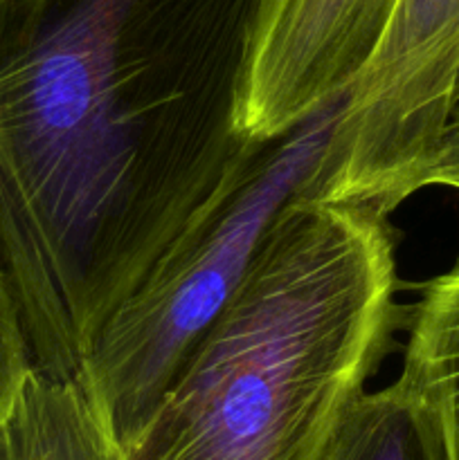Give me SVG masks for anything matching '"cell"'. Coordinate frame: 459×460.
Returning <instances> with one entry per match:
<instances>
[{
	"mask_svg": "<svg viewBox=\"0 0 459 460\" xmlns=\"http://www.w3.org/2000/svg\"><path fill=\"white\" fill-rule=\"evenodd\" d=\"M327 460H448L439 425L400 380L364 391Z\"/></svg>",
	"mask_w": 459,
	"mask_h": 460,
	"instance_id": "cell-7",
	"label": "cell"
},
{
	"mask_svg": "<svg viewBox=\"0 0 459 460\" xmlns=\"http://www.w3.org/2000/svg\"><path fill=\"white\" fill-rule=\"evenodd\" d=\"M115 460H117V458H115Z\"/></svg>",
	"mask_w": 459,
	"mask_h": 460,
	"instance_id": "cell-10",
	"label": "cell"
},
{
	"mask_svg": "<svg viewBox=\"0 0 459 460\" xmlns=\"http://www.w3.org/2000/svg\"><path fill=\"white\" fill-rule=\"evenodd\" d=\"M342 99L291 133L248 142L106 319L75 380L117 460L135 447L187 355L238 290L279 211L310 187Z\"/></svg>",
	"mask_w": 459,
	"mask_h": 460,
	"instance_id": "cell-3",
	"label": "cell"
},
{
	"mask_svg": "<svg viewBox=\"0 0 459 460\" xmlns=\"http://www.w3.org/2000/svg\"><path fill=\"white\" fill-rule=\"evenodd\" d=\"M390 216L292 198L120 460H327L408 331Z\"/></svg>",
	"mask_w": 459,
	"mask_h": 460,
	"instance_id": "cell-2",
	"label": "cell"
},
{
	"mask_svg": "<svg viewBox=\"0 0 459 460\" xmlns=\"http://www.w3.org/2000/svg\"><path fill=\"white\" fill-rule=\"evenodd\" d=\"M259 0H0V270L34 368L75 380L248 146Z\"/></svg>",
	"mask_w": 459,
	"mask_h": 460,
	"instance_id": "cell-1",
	"label": "cell"
},
{
	"mask_svg": "<svg viewBox=\"0 0 459 460\" xmlns=\"http://www.w3.org/2000/svg\"><path fill=\"white\" fill-rule=\"evenodd\" d=\"M399 380L439 425L448 460H459V261L412 305Z\"/></svg>",
	"mask_w": 459,
	"mask_h": 460,
	"instance_id": "cell-6",
	"label": "cell"
},
{
	"mask_svg": "<svg viewBox=\"0 0 459 460\" xmlns=\"http://www.w3.org/2000/svg\"><path fill=\"white\" fill-rule=\"evenodd\" d=\"M459 108V0H396L338 111L327 196L394 211Z\"/></svg>",
	"mask_w": 459,
	"mask_h": 460,
	"instance_id": "cell-4",
	"label": "cell"
},
{
	"mask_svg": "<svg viewBox=\"0 0 459 460\" xmlns=\"http://www.w3.org/2000/svg\"><path fill=\"white\" fill-rule=\"evenodd\" d=\"M430 184L459 189V108L450 117L435 151L417 175V191Z\"/></svg>",
	"mask_w": 459,
	"mask_h": 460,
	"instance_id": "cell-9",
	"label": "cell"
},
{
	"mask_svg": "<svg viewBox=\"0 0 459 460\" xmlns=\"http://www.w3.org/2000/svg\"><path fill=\"white\" fill-rule=\"evenodd\" d=\"M396 0H259L234 126L248 142L291 133L340 102L376 48Z\"/></svg>",
	"mask_w": 459,
	"mask_h": 460,
	"instance_id": "cell-5",
	"label": "cell"
},
{
	"mask_svg": "<svg viewBox=\"0 0 459 460\" xmlns=\"http://www.w3.org/2000/svg\"><path fill=\"white\" fill-rule=\"evenodd\" d=\"M34 368L21 310L7 277L0 270V420L7 416L22 382Z\"/></svg>",
	"mask_w": 459,
	"mask_h": 460,
	"instance_id": "cell-8",
	"label": "cell"
}]
</instances>
